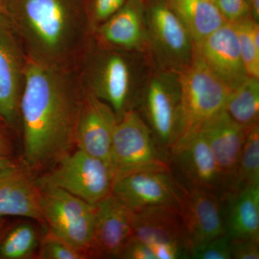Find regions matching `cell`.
Masks as SVG:
<instances>
[{"label":"cell","instance_id":"cell-9","mask_svg":"<svg viewBox=\"0 0 259 259\" xmlns=\"http://www.w3.org/2000/svg\"><path fill=\"white\" fill-rule=\"evenodd\" d=\"M110 166L115 177L143 169H169L168 157L153 139L136 110L117 122L112 136Z\"/></svg>","mask_w":259,"mask_h":259},{"label":"cell","instance_id":"cell-29","mask_svg":"<svg viewBox=\"0 0 259 259\" xmlns=\"http://www.w3.org/2000/svg\"><path fill=\"white\" fill-rule=\"evenodd\" d=\"M231 239L226 234L217 237L196 250L190 258L197 259H231Z\"/></svg>","mask_w":259,"mask_h":259},{"label":"cell","instance_id":"cell-38","mask_svg":"<svg viewBox=\"0 0 259 259\" xmlns=\"http://www.w3.org/2000/svg\"><path fill=\"white\" fill-rule=\"evenodd\" d=\"M5 222L4 218H1V219H0V237H1L3 233H4L5 231Z\"/></svg>","mask_w":259,"mask_h":259},{"label":"cell","instance_id":"cell-19","mask_svg":"<svg viewBox=\"0 0 259 259\" xmlns=\"http://www.w3.org/2000/svg\"><path fill=\"white\" fill-rule=\"evenodd\" d=\"M8 216L27 218L44 228L35 175L25 166L0 179V219Z\"/></svg>","mask_w":259,"mask_h":259},{"label":"cell","instance_id":"cell-4","mask_svg":"<svg viewBox=\"0 0 259 259\" xmlns=\"http://www.w3.org/2000/svg\"><path fill=\"white\" fill-rule=\"evenodd\" d=\"M134 110L146 122L153 139L168 157L182 131L179 73L157 69L142 85Z\"/></svg>","mask_w":259,"mask_h":259},{"label":"cell","instance_id":"cell-12","mask_svg":"<svg viewBox=\"0 0 259 259\" xmlns=\"http://www.w3.org/2000/svg\"><path fill=\"white\" fill-rule=\"evenodd\" d=\"M178 207L189 258L208 242L226 234L222 199L217 194L182 187Z\"/></svg>","mask_w":259,"mask_h":259},{"label":"cell","instance_id":"cell-32","mask_svg":"<svg viewBox=\"0 0 259 259\" xmlns=\"http://www.w3.org/2000/svg\"><path fill=\"white\" fill-rule=\"evenodd\" d=\"M232 258L258 259L259 240L231 241Z\"/></svg>","mask_w":259,"mask_h":259},{"label":"cell","instance_id":"cell-22","mask_svg":"<svg viewBox=\"0 0 259 259\" xmlns=\"http://www.w3.org/2000/svg\"><path fill=\"white\" fill-rule=\"evenodd\" d=\"M190 33L194 44L209 36L228 23L214 2L209 0H167Z\"/></svg>","mask_w":259,"mask_h":259},{"label":"cell","instance_id":"cell-17","mask_svg":"<svg viewBox=\"0 0 259 259\" xmlns=\"http://www.w3.org/2000/svg\"><path fill=\"white\" fill-rule=\"evenodd\" d=\"M118 120L110 105L85 90L76 127V148L110 166L112 136Z\"/></svg>","mask_w":259,"mask_h":259},{"label":"cell","instance_id":"cell-37","mask_svg":"<svg viewBox=\"0 0 259 259\" xmlns=\"http://www.w3.org/2000/svg\"><path fill=\"white\" fill-rule=\"evenodd\" d=\"M249 1L250 17L255 22L259 21V0H248Z\"/></svg>","mask_w":259,"mask_h":259},{"label":"cell","instance_id":"cell-24","mask_svg":"<svg viewBox=\"0 0 259 259\" xmlns=\"http://www.w3.org/2000/svg\"><path fill=\"white\" fill-rule=\"evenodd\" d=\"M224 110L245 129L258 124L259 79L248 76L238 88L232 90Z\"/></svg>","mask_w":259,"mask_h":259},{"label":"cell","instance_id":"cell-36","mask_svg":"<svg viewBox=\"0 0 259 259\" xmlns=\"http://www.w3.org/2000/svg\"><path fill=\"white\" fill-rule=\"evenodd\" d=\"M0 24L11 27L8 16V0H0Z\"/></svg>","mask_w":259,"mask_h":259},{"label":"cell","instance_id":"cell-23","mask_svg":"<svg viewBox=\"0 0 259 259\" xmlns=\"http://www.w3.org/2000/svg\"><path fill=\"white\" fill-rule=\"evenodd\" d=\"M44 229L40 231L30 221H23L5 230L0 237V258H36Z\"/></svg>","mask_w":259,"mask_h":259},{"label":"cell","instance_id":"cell-7","mask_svg":"<svg viewBox=\"0 0 259 259\" xmlns=\"http://www.w3.org/2000/svg\"><path fill=\"white\" fill-rule=\"evenodd\" d=\"M146 51L157 69L180 72L190 64L194 42L167 0L146 3Z\"/></svg>","mask_w":259,"mask_h":259},{"label":"cell","instance_id":"cell-8","mask_svg":"<svg viewBox=\"0 0 259 259\" xmlns=\"http://www.w3.org/2000/svg\"><path fill=\"white\" fill-rule=\"evenodd\" d=\"M37 186L44 228L90 258L95 205L57 187Z\"/></svg>","mask_w":259,"mask_h":259},{"label":"cell","instance_id":"cell-39","mask_svg":"<svg viewBox=\"0 0 259 259\" xmlns=\"http://www.w3.org/2000/svg\"><path fill=\"white\" fill-rule=\"evenodd\" d=\"M209 1L214 2L215 0H209Z\"/></svg>","mask_w":259,"mask_h":259},{"label":"cell","instance_id":"cell-15","mask_svg":"<svg viewBox=\"0 0 259 259\" xmlns=\"http://www.w3.org/2000/svg\"><path fill=\"white\" fill-rule=\"evenodd\" d=\"M193 55L231 90L248 77L242 61L234 23L225 24L209 36L194 44Z\"/></svg>","mask_w":259,"mask_h":259},{"label":"cell","instance_id":"cell-21","mask_svg":"<svg viewBox=\"0 0 259 259\" xmlns=\"http://www.w3.org/2000/svg\"><path fill=\"white\" fill-rule=\"evenodd\" d=\"M132 228L134 238L147 244L171 242L185 248L178 206H156L132 212Z\"/></svg>","mask_w":259,"mask_h":259},{"label":"cell","instance_id":"cell-2","mask_svg":"<svg viewBox=\"0 0 259 259\" xmlns=\"http://www.w3.org/2000/svg\"><path fill=\"white\" fill-rule=\"evenodd\" d=\"M8 8L27 57L67 69L91 27L83 0H8Z\"/></svg>","mask_w":259,"mask_h":259},{"label":"cell","instance_id":"cell-30","mask_svg":"<svg viewBox=\"0 0 259 259\" xmlns=\"http://www.w3.org/2000/svg\"><path fill=\"white\" fill-rule=\"evenodd\" d=\"M214 3L228 23H236L250 17L248 0H215Z\"/></svg>","mask_w":259,"mask_h":259},{"label":"cell","instance_id":"cell-3","mask_svg":"<svg viewBox=\"0 0 259 259\" xmlns=\"http://www.w3.org/2000/svg\"><path fill=\"white\" fill-rule=\"evenodd\" d=\"M127 51L109 47L92 51L84 69L87 91L111 107L120 120L134 110L141 88L136 83V66Z\"/></svg>","mask_w":259,"mask_h":259},{"label":"cell","instance_id":"cell-27","mask_svg":"<svg viewBox=\"0 0 259 259\" xmlns=\"http://www.w3.org/2000/svg\"><path fill=\"white\" fill-rule=\"evenodd\" d=\"M37 258L40 259H86L83 252L67 242L63 241L44 228L41 241L37 250Z\"/></svg>","mask_w":259,"mask_h":259},{"label":"cell","instance_id":"cell-25","mask_svg":"<svg viewBox=\"0 0 259 259\" xmlns=\"http://www.w3.org/2000/svg\"><path fill=\"white\" fill-rule=\"evenodd\" d=\"M259 185V125L247 129L237 174V190Z\"/></svg>","mask_w":259,"mask_h":259},{"label":"cell","instance_id":"cell-34","mask_svg":"<svg viewBox=\"0 0 259 259\" xmlns=\"http://www.w3.org/2000/svg\"><path fill=\"white\" fill-rule=\"evenodd\" d=\"M24 166L22 161L13 157L0 154V179L8 176Z\"/></svg>","mask_w":259,"mask_h":259},{"label":"cell","instance_id":"cell-6","mask_svg":"<svg viewBox=\"0 0 259 259\" xmlns=\"http://www.w3.org/2000/svg\"><path fill=\"white\" fill-rule=\"evenodd\" d=\"M179 81L182 131L177 141L199 131L206 121L223 110L232 91L194 55L190 64L179 72Z\"/></svg>","mask_w":259,"mask_h":259},{"label":"cell","instance_id":"cell-20","mask_svg":"<svg viewBox=\"0 0 259 259\" xmlns=\"http://www.w3.org/2000/svg\"><path fill=\"white\" fill-rule=\"evenodd\" d=\"M221 199L231 241L259 240V185L245 186Z\"/></svg>","mask_w":259,"mask_h":259},{"label":"cell","instance_id":"cell-26","mask_svg":"<svg viewBox=\"0 0 259 259\" xmlns=\"http://www.w3.org/2000/svg\"><path fill=\"white\" fill-rule=\"evenodd\" d=\"M243 66L249 77L259 79V25L250 17L234 23Z\"/></svg>","mask_w":259,"mask_h":259},{"label":"cell","instance_id":"cell-10","mask_svg":"<svg viewBox=\"0 0 259 259\" xmlns=\"http://www.w3.org/2000/svg\"><path fill=\"white\" fill-rule=\"evenodd\" d=\"M172 175L185 190H202L222 198L227 193L212 151L199 131L177 141L168 154Z\"/></svg>","mask_w":259,"mask_h":259},{"label":"cell","instance_id":"cell-35","mask_svg":"<svg viewBox=\"0 0 259 259\" xmlns=\"http://www.w3.org/2000/svg\"><path fill=\"white\" fill-rule=\"evenodd\" d=\"M14 147L6 133L0 127V154L13 157Z\"/></svg>","mask_w":259,"mask_h":259},{"label":"cell","instance_id":"cell-28","mask_svg":"<svg viewBox=\"0 0 259 259\" xmlns=\"http://www.w3.org/2000/svg\"><path fill=\"white\" fill-rule=\"evenodd\" d=\"M127 0H90L88 9L90 25L97 28L117 10H120Z\"/></svg>","mask_w":259,"mask_h":259},{"label":"cell","instance_id":"cell-5","mask_svg":"<svg viewBox=\"0 0 259 259\" xmlns=\"http://www.w3.org/2000/svg\"><path fill=\"white\" fill-rule=\"evenodd\" d=\"M35 181L38 185L57 187L95 205L111 194L114 175L106 162L75 148L35 176Z\"/></svg>","mask_w":259,"mask_h":259},{"label":"cell","instance_id":"cell-33","mask_svg":"<svg viewBox=\"0 0 259 259\" xmlns=\"http://www.w3.org/2000/svg\"><path fill=\"white\" fill-rule=\"evenodd\" d=\"M121 259H156L149 245L133 237L121 253Z\"/></svg>","mask_w":259,"mask_h":259},{"label":"cell","instance_id":"cell-31","mask_svg":"<svg viewBox=\"0 0 259 259\" xmlns=\"http://www.w3.org/2000/svg\"><path fill=\"white\" fill-rule=\"evenodd\" d=\"M149 245L156 259H178L189 258L182 245L171 242L153 243Z\"/></svg>","mask_w":259,"mask_h":259},{"label":"cell","instance_id":"cell-1","mask_svg":"<svg viewBox=\"0 0 259 259\" xmlns=\"http://www.w3.org/2000/svg\"><path fill=\"white\" fill-rule=\"evenodd\" d=\"M85 90L67 72L27 57L20 122L22 163L36 176L76 148Z\"/></svg>","mask_w":259,"mask_h":259},{"label":"cell","instance_id":"cell-18","mask_svg":"<svg viewBox=\"0 0 259 259\" xmlns=\"http://www.w3.org/2000/svg\"><path fill=\"white\" fill-rule=\"evenodd\" d=\"M100 41L127 51H146L144 0H127L120 10L97 28Z\"/></svg>","mask_w":259,"mask_h":259},{"label":"cell","instance_id":"cell-16","mask_svg":"<svg viewBox=\"0 0 259 259\" xmlns=\"http://www.w3.org/2000/svg\"><path fill=\"white\" fill-rule=\"evenodd\" d=\"M247 130L238 125L224 109L206 121L199 132L217 162L227 194L237 191V174Z\"/></svg>","mask_w":259,"mask_h":259},{"label":"cell","instance_id":"cell-11","mask_svg":"<svg viewBox=\"0 0 259 259\" xmlns=\"http://www.w3.org/2000/svg\"><path fill=\"white\" fill-rule=\"evenodd\" d=\"M132 212L161 205L179 206L182 187L171 169H143L115 177L112 193Z\"/></svg>","mask_w":259,"mask_h":259},{"label":"cell","instance_id":"cell-14","mask_svg":"<svg viewBox=\"0 0 259 259\" xmlns=\"http://www.w3.org/2000/svg\"><path fill=\"white\" fill-rule=\"evenodd\" d=\"M26 59L13 29L0 24V120L12 127L20 121Z\"/></svg>","mask_w":259,"mask_h":259},{"label":"cell","instance_id":"cell-13","mask_svg":"<svg viewBox=\"0 0 259 259\" xmlns=\"http://www.w3.org/2000/svg\"><path fill=\"white\" fill-rule=\"evenodd\" d=\"M134 237L132 211L112 194L95 204L90 258H120Z\"/></svg>","mask_w":259,"mask_h":259}]
</instances>
